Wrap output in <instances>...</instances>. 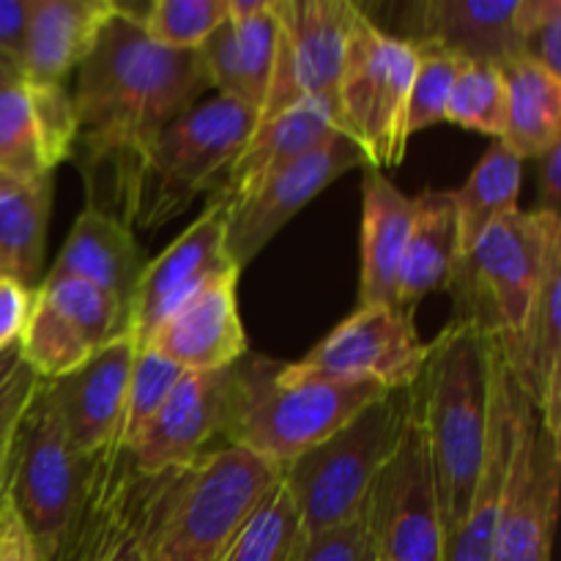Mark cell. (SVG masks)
<instances>
[{"instance_id":"6da1fadb","label":"cell","mask_w":561,"mask_h":561,"mask_svg":"<svg viewBox=\"0 0 561 561\" xmlns=\"http://www.w3.org/2000/svg\"><path fill=\"white\" fill-rule=\"evenodd\" d=\"M208 88L201 53H175L142 33L131 5L115 3L71 93L75 153L88 206L124 217L126 195L159 131Z\"/></svg>"},{"instance_id":"7a4b0ae2","label":"cell","mask_w":561,"mask_h":561,"mask_svg":"<svg viewBox=\"0 0 561 561\" xmlns=\"http://www.w3.org/2000/svg\"><path fill=\"white\" fill-rule=\"evenodd\" d=\"M491 373L493 334L455 318L427 345L425 370L414 383L444 540L463 524L480 480L491 425Z\"/></svg>"},{"instance_id":"3957f363","label":"cell","mask_w":561,"mask_h":561,"mask_svg":"<svg viewBox=\"0 0 561 561\" xmlns=\"http://www.w3.org/2000/svg\"><path fill=\"white\" fill-rule=\"evenodd\" d=\"M146 477L140 531L146 561H219L283 469L225 444L195 463Z\"/></svg>"},{"instance_id":"277c9868","label":"cell","mask_w":561,"mask_h":561,"mask_svg":"<svg viewBox=\"0 0 561 561\" xmlns=\"http://www.w3.org/2000/svg\"><path fill=\"white\" fill-rule=\"evenodd\" d=\"M387 392L373 383H288L277 359L244 354L230 370L222 436L230 447L285 469Z\"/></svg>"},{"instance_id":"5b68a950","label":"cell","mask_w":561,"mask_h":561,"mask_svg":"<svg viewBox=\"0 0 561 561\" xmlns=\"http://www.w3.org/2000/svg\"><path fill=\"white\" fill-rule=\"evenodd\" d=\"M257 126V113L214 96L170 121L148 148L126 195L124 222L157 230L201 195H214Z\"/></svg>"},{"instance_id":"8992f818","label":"cell","mask_w":561,"mask_h":561,"mask_svg":"<svg viewBox=\"0 0 561 561\" xmlns=\"http://www.w3.org/2000/svg\"><path fill=\"white\" fill-rule=\"evenodd\" d=\"M411 403L414 387L387 392L327 442L285 466L283 482L299 513V537H312L362 515L367 491L392 455Z\"/></svg>"},{"instance_id":"52a82bcc","label":"cell","mask_w":561,"mask_h":561,"mask_svg":"<svg viewBox=\"0 0 561 561\" xmlns=\"http://www.w3.org/2000/svg\"><path fill=\"white\" fill-rule=\"evenodd\" d=\"M93 458L77 453L42 381L16 425L5 485V502L42 561H53L64 546L85 502Z\"/></svg>"},{"instance_id":"ba28073f","label":"cell","mask_w":561,"mask_h":561,"mask_svg":"<svg viewBox=\"0 0 561 561\" xmlns=\"http://www.w3.org/2000/svg\"><path fill=\"white\" fill-rule=\"evenodd\" d=\"M420 49L359 11L337 88L340 131L362 148L367 168L387 173L405 157V107Z\"/></svg>"},{"instance_id":"9c48e42d","label":"cell","mask_w":561,"mask_h":561,"mask_svg":"<svg viewBox=\"0 0 561 561\" xmlns=\"http://www.w3.org/2000/svg\"><path fill=\"white\" fill-rule=\"evenodd\" d=\"M561 247V219L542 211H510L482 233L460 261L453 285L469 296L471 310L460 318L491 334L524 327L548 257ZM449 285V288H453Z\"/></svg>"},{"instance_id":"30bf717a","label":"cell","mask_w":561,"mask_h":561,"mask_svg":"<svg viewBox=\"0 0 561 561\" xmlns=\"http://www.w3.org/2000/svg\"><path fill=\"white\" fill-rule=\"evenodd\" d=\"M362 515L373 561H442V510L416 398L392 455L367 491Z\"/></svg>"},{"instance_id":"8fae6325","label":"cell","mask_w":561,"mask_h":561,"mask_svg":"<svg viewBox=\"0 0 561 561\" xmlns=\"http://www.w3.org/2000/svg\"><path fill=\"white\" fill-rule=\"evenodd\" d=\"M425 362L427 343L416 334L414 312L378 305L359 307L299 362H279V378L373 383L392 392L414 387Z\"/></svg>"},{"instance_id":"7c38bea8","label":"cell","mask_w":561,"mask_h":561,"mask_svg":"<svg viewBox=\"0 0 561 561\" xmlns=\"http://www.w3.org/2000/svg\"><path fill=\"white\" fill-rule=\"evenodd\" d=\"M359 11L351 0H274L277 55L257 124L301 102L323 104L337 118L340 77Z\"/></svg>"},{"instance_id":"4fadbf2b","label":"cell","mask_w":561,"mask_h":561,"mask_svg":"<svg viewBox=\"0 0 561 561\" xmlns=\"http://www.w3.org/2000/svg\"><path fill=\"white\" fill-rule=\"evenodd\" d=\"M559 488L561 438L540 425L535 405L526 398L520 405L491 561H551Z\"/></svg>"},{"instance_id":"5bb4252c","label":"cell","mask_w":561,"mask_h":561,"mask_svg":"<svg viewBox=\"0 0 561 561\" xmlns=\"http://www.w3.org/2000/svg\"><path fill=\"white\" fill-rule=\"evenodd\" d=\"M356 168H367L362 148L345 135H334L299 162L277 170L250 192L225 203L228 206L225 244L233 266L241 272L277 236V230L288 225L294 214L321 195L332 181Z\"/></svg>"},{"instance_id":"9a60e30c","label":"cell","mask_w":561,"mask_h":561,"mask_svg":"<svg viewBox=\"0 0 561 561\" xmlns=\"http://www.w3.org/2000/svg\"><path fill=\"white\" fill-rule=\"evenodd\" d=\"M225 225L228 206L208 197L206 211L168 250L146 263L129 301V332L137 345H146L151 334L211 279L239 272L228 255Z\"/></svg>"},{"instance_id":"2e32d148","label":"cell","mask_w":561,"mask_h":561,"mask_svg":"<svg viewBox=\"0 0 561 561\" xmlns=\"http://www.w3.org/2000/svg\"><path fill=\"white\" fill-rule=\"evenodd\" d=\"M146 482L121 438L93 455L85 502L53 561H146Z\"/></svg>"},{"instance_id":"e0dca14e","label":"cell","mask_w":561,"mask_h":561,"mask_svg":"<svg viewBox=\"0 0 561 561\" xmlns=\"http://www.w3.org/2000/svg\"><path fill=\"white\" fill-rule=\"evenodd\" d=\"M230 370L184 373L146 431L131 442L129 458L140 474H162L211 453L228 416Z\"/></svg>"},{"instance_id":"ac0fdd59","label":"cell","mask_w":561,"mask_h":561,"mask_svg":"<svg viewBox=\"0 0 561 561\" xmlns=\"http://www.w3.org/2000/svg\"><path fill=\"white\" fill-rule=\"evenodd\" d=\"M135 354L137 340L131 332H124L77 370L44 381L71 444L85 458H93L118 438Z\"/></svg>"},{"instance_id":"d6986e66","label":"cell","mask_w":561,"mask_h":561,"mask_svg":"<svg viewBox=\"0 0 561 561\" xmlns=\"http://www.w3.org/2000/svg\"><path fill=\"white\" fill-rule=\"evenodd\" d=\"M524 400V389L515 383L513 373L507 370L496 348V340H493L491 425H488L485 460H482L480 480H477L463 524L444 540L442 561H491Z\"/></svg>"},{"instance_id":"ffe728a7","label":"cell","mask_w":561,"mask_h":561,"mask_svg":"<svg viewBox=\"0 0 561 561\" xmlns=\"http://www.w3.org/2000/svg\"><path fill=\"white\" fill-rule=\"evenodd\" d=\"M277 33L274 0H228V20L197 49L208 85L261 115L272 85Z\"/></svg>"},{"instance_id":"44dd1931","label":"cell","mask_w":561,"mask_h":561,"mask_svg":"<svg viewBox=\"0 0 561 561\" xmlns=\"http://www.w3.org/2000/svg\"><path fill=\"white\" fill-rule=\"evenodd\" d=\"M236 283H239V272L211 279L151 334L146 343L148 348L157 351L184 373H211L233 367L241 356L250 354L244 323L239 316Z\"/></svg>"},{"instance_id":"7402d4cb","label":"cell","mask_w":561,"mask_h":561,"mask_svg":"<svg viewBox=\"0 0 561 561\" xmlns=\"http://www.w3.org/2000/svg\"><path fill=\"white\" fill-rule=\"evenodd\" d=\"M561 247L548 257L524 327L493 334L504 365L535 405L540 425L561 438Z\"/></svg>"},{"instance_id":"603a6c76","label":"cell","mask_w":561,"mask_h":561,"mask_svg":"<svg viewBox=\"0 0 561 561\" xmlns=\"http://www.w3.org/2000/svg\"><path fill=\"white\" fill-rule=\"evenodd\" d=\"M518 0H427L411 5L409 42L463 60L502 66L520 58Z\"/></svg>"},{"instance_id":"cb8c5ba5","label":"cell","mask_w":561,"mask_h":561,"mask_svg":"<svg viewBox=\"0 0 561 561\" xmlns=\"http://www.w3.org/2000/svg\"><path fill=\"white\" fill-rule=\"evenodd\" d=\"M414 225V197L403 195L383 170L362 179L359 307H398V274Z\"/></svg>"},{"instance_id":"d4e9b609","label":"cell","mask_w":561,"mask_h":561,"mask_svg":"<svg viewBox=\"0 0 561 561\" xmlns=\"http://www.w3.org/2000/svg\"><path fill=\"white\" fill-rule=\"evenodd\" d=\"M115 0H31L20 69L27 82L64 85L91 55Z\"/></svg>"},{"instance_id":"484cf974","label":"cell","mask_w":561,"mask_h":561,"mask_svg":"<svg viewBox=\"0 0 561 561\" xmlns=\"http://www.w3.org/2000/svg\"><path fill=\"white\" fill-rule=\"evenodd\" d=\"M146 263V252L140 250L135 230L124 219L85 206L77 214L64 250L58 252V261L53 263L47 277L82 279L129 307Z\"/></svg>"},{"instance_id":"4316f807","label":"cell","mask_w":561,"mask_h":561,"mask_svg":"<svg viewBox=\"0 0 561 561\" xmlns=\"http://www.w3.org/2000/svg\"><path fill=\"white\" fill-rule=\"evenodd\" d=\"M334 135H343V131H340L332 110L323 107V104L301 102L283 110L279 115L255 126L247 146L236 157L233 168L228 170V175L211 197L222 203L236 201L272 173L321 148Z\"/></svg>"},{"instance_id":"83f0119b","label":"cell","mask_w":561,"mask_h":561,"mask_svg":"<svg viewBox=\"0 0 561 561\" xmlns=\"http://www.w3.org/2000/svg\"><path fill=\"white\" fill-rule=\"evenodd\" d=\"M458 214L453 192L427 190L414 197V225L398 274V307L414 312L425 296L447 290L460 266Z\"/></svg>"},{"instance_id":"f1b7e54d","label":"cell","mask_w":561,"mask_h":561,"mask_svg":"<svg viewBox=\"0 0 561 561\" xmlns=\"http://www.w3.org/2000/svg\"><path fill=\"white\" fill-rule=\"evenodd\" d=\"M507 91L502 142L520 159H540L561 140V77L529 58L499 66Z\"/></svg>"},{"instance_id":"f546056e","label":"cell","mask_w":561,"mask_h":561,"mask_svg":"<svg viewBox=\"0 0 561 561\" xmlns=\"http://www.w3.org/2000/svg\"><path fill=\"white\" fill-rule=\"evenodd\" d=\"M53 179L38 184L0 175V272L36 290L47 247Z\"/></svg>"},{"instance_id":"4dcf8cb0","label":"cell","mask_w":561,"mask_h":561,"mask_svg":"<svg viewBox=\"0 0 561 561\" xmlns=\"http://www.w3.org/2000/svg\"><path fill=\"white\" fill-rule=\"evenodd\" d=\"M520 186H524V162L502 140H493L463 186L453 192L460 255H469L488 228L518 208Z\"/></svg>"},{"instance_id":"1f68e13d","label":"cell","mask_w":561,"mask_h":561,"mask_svg":"<svg viewBox=\"0 0 561 561\" xmlns=\"http://www.w3.org/2000/svg\"><path fill=\"white\" fill-rule=\"evenodd\" d=\"M36 294L55 307L93 348L129 332V307L107 290L75 277H44Z\"/></svg>"},{"instance_id":"d6a6232c","label":"cell","mask_w":561,"mask_h":561,"mask_svg":"<svg viewBox=\"0 0 561 561\" xmlns=\"http://www.w3.org/2000/svg\"><path fill=\"white\" fill-rule=\"evenodd\" d=\"M299 546V513L283 477L247 515L219 561H290Z\"/></svg>"},{"instance_id":"836d02e7","label":"cell","mask_w":561,"mask_h":561,"mask_svg":"<svg viewBox=\"0 0 561 561\" xmlns=\"http://www.w3.org/2000/svg\"><path fill=\"white\" fill-rule=\"evenodd\" d=\"M0 175L22 184L53 179L33 118L25 77H16L0 88Z\"/></svg>"},{"instance_id":"e575fe53","label":"cell","mask_w":561,"mask_h":561,"mask_svg":"<svg viewBox=\"0 0 561 561\" xmlns=\"http://www.w3.org/2000/svg\"><path fill=\"white\" fill-rule=\"evenodd\" d=\"M444 121L502 140L504 121H507V91H504L502 69L493 64H480V60H463L453 93H449Z\"/></svg>"},{"instance_id":"d590c367","label":"cell","mask_w":561,"mask_h":561,"mask_svg":"<svg viewBox=\"0 0 561 561\" xmlns=\"http://www.w3.org/2000/svg\"><path fill=\"white\" fill-rule=\"evenodd\" d=\"M135 14L153 44L175 53H195L228 20V0H153Z\"/></svg>"},{"instance_id":"8d00e7d4","label":"cell","mask_w":561,"mask_h":561,"mask_svg":"<svg viewBox=\"0 0 561 561\" xmlns=\"http://www.w3.org/2000/svg\"><path fill=\"white\" fill-rule=\"evenodd\" d=\"M181 376H184V370L175 367L173 362L159 356L148 345H142V348L137 345V354L129 373V387H126L124 420H121L118 431V438L126 444V449L146 431L148 422L157 416V411L162 409V403L173 392Z\"/></svg>"},{"instance_id":"74e56055","label":"cell","mask_w":561,"mask_h":561,"mask_svg":"<svg viewBox=\"0 0 561 561\" xmlns=\"http://www.w3.org/2000/svg\"><path fill=\"white\" fill-rule=\"evenodd\" d=\"M420 60H416L414 80H411L409 107H405V135L411 137L427 126L444 124L447 118L449 93H453L458 71L463 58L453 53H444L436 47H420Z\"/></svg>"},{"instance_id":"f35d334b","label":"cell","mask_w":561,"mask_h":561,"mask_svg":"<svg viewBox=\"0 0 561 561\" xmlns=\"http://www.w3.org/2000/svg\"><path fill=\"white\" fill-rule=\"evenodd\" d=\"M38 383H42V378L25 365L20 354V343L0 351V507L5 502L16 425H20L31 398L36 394Z\"/></svg>"},{"instance_id":"ab89813d","label":"cell","mask_w":561,"mask_h":561,"mask_svg":"<svg viewBox=\"0 0 561 561\" xmlns=\"http://www.w3.org/2000/svg\"><path fill=\"white\" fill-rule=\"evenodd\" d=\"M27 93H31V107L38 137H42L44 159L55 173V168L75 153V102L64 85H53V82H27Z\"/></svg>"},{"instance_id":"60d3db41","label":"cell","mask_w":561,"mask_h":561,"mask_svg":"<svg viewBox=\"0 0 561 561\" xmlns=\"http://www.w3.org/2000/svg\"><path fill=\"white\" fill-rule=\"evenodd\" d=\"M520 58L561 77V0H518Z\"/></svg>"},{"instance_id":"b9f144b4","label":"cell","mask_w":561,"mask_h":561,"mask_svg":"<svg viewBox=\"0 0 561 561\" xmlns=\"http://www.w3.org/2000/svg\"><path fill=\"white\" fill-rule=\"evenodd\" d=\"M290 561H373L365 515L312 537H299Z\"/></svg>"},{"instance_id":"7bdbcfd3","label":"cell","mask_w":561,"mask_h":561,"mask_svg":"<svg viewBox=\"0 0 561 561\" xmlns=\"http://www.w3.org/2000/svg\"><path fill=\"white\" fill-rule=\"evenodd\" d=\"M33 310V290L11 277H0V351L20 343Z\"/></svg>"},{"instance_id":"ee69618b","label":"cell","mask_w":561,"mask_h":561,"mask_svg":"<svg viewBox=\"0 0 561 561\" xmlns=\"http://www.w3.org/2000/svg\"><path fill=\"white\" fill-rule=\"evenodd\" d=\"M31 0H0V55L20 66Z\"/></svg>"},{"instance_id":"f6af8a7d","label":"cell","mask_w":561,"mask_h":561,"mask_svg":"<svg viewBox=\"0 0 561 561\" xmlns=\"http://www.w3.org/2000/svg\"><path fill=\"white\" fill-rule=\"evenodd\" d=\"M540 168H537V197H540V206L535 211L553 214L561 219V140L557 146L548 148L540 159Z\"/></svg>"},{"instance_id":"bcb514c9","label":"cell","mask_w":561,"mask_h":561,"mask_svg":"<svg viewBox=\"0 0 561 561\" xmlns=\"http://www.w3.org/2000/svg\"><path fill=\"white\" fill-rule=\"evenodd\" d=\"M0 561H42L31 535L9 502H3L0 507Z\"/></svg>"},{"instance_id":"7dc6e473","label":"cell","mask_w":561,"mask_h":561,"mask_svg":"<svg viewBox=\"0 0 561 561\" xmlns=\"http://www.w3.org/2000/svg\"><path fill=\"white\" fill-rule=\"evenodd\" d=\"M16 77H22V71L16 69V66H5V64H0V88L9 85V82H11V80H16Z\"/></svg>"},{"instance_id":"c3c4849f","label":"cell","mask_w":561,"mask_h":561,"mask_svg":"<svg viewBox=\"0 0 561 561\" xmlns=\"http://www.w3.org/2000/svg\"><path fill=\"white\" fill-rule=\"evenodd\" d=\"M0 277H5V274H3V272H0Z\"/></svg>"}]
</instances>
